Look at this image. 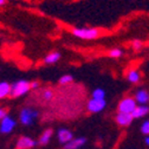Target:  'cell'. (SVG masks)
<instances>
[{"mask_svg": "<svg viewBox=\"0 0 149 149\" xmlns=\"http://www.w3.org/2000/svg\"><path fill=\"white\" fill-rule=\"evenodd\" d=\"M101 31L94 27H76L72 29V34L83 40H92L100 37Z\"/></svg>", "mask_w": 149, "mask_h": 149, "instance_id": "1", "label": "cell"}, {"mask_svg": "<svg viewBox=\"0 0 149 149\" xmlns=\"http://www.w3.org/2000/svg\"><path fill=\"white\" fill-rule=\"evenodd\" d=\"M31 89V83L26 82V81H18L12 85L11 89V97H20L23 95H25L26 92H29V90Z\"/></svg>", "mask_w": 149, "mask_h": 149, "instance_id": "2", "label": "cell"}, {"mask_svg": "<svg viewBox=\"0 0 149 149\" xmlns=\"http://www.w3.org/2000/svg\"><path fill=\"white\" fill-rule=\"evenodd\" d=\"M136 101L132 97H127V98H123L120 104H118V113H125V114H132L134 109L137 107L136 105Z\"/></svg>", "mask_w": 149, "mask_h": 149, "instance_id": "3", "label": "cell"}, {"mask_svg": "<svg viewBox=\"0 0 149 149\" xmlns=\"http://www.w3.org/2000/svg\"><path fill=\"white\" fill-rule=\"evenodd\" d=\"M38 116V113L31 109H23L20 113V122L25 125H30L32 124L33 120Z\"/></svg>", "mask_w": 149, "mask_h": 149, "instance_id": "4", "label": "cell"}, {"mask_svg": "<svg viewBox=\"0 0 149 149\" xmlns=\"http://www.w3.org/2000/svg\"><path fill=\"white\" fill-rule=\"evenodd\" d=\"M105 101L104 100H96V98H91L88 103V110L90 113H100L105 108Z\"/></svg>", "mask_w": 149, "mask_h": 149, "instance_id": "5", "label": "cell"}, {"mask_svg": "<svg viewBox=\"0 0 149 149\" xmlns=\"http://www.w3.org/2000/svg\"><path fill=\"white\" fill-rule=\"evenodd\" d=\"M15 127V121L8 116H6L4 120H1V123H0V132L3 134H8Z\"/></svg>", "mask_w": 149, "mask_h": 149, "instance_id": "6", "label": "cell"}, {"mask_svg": "<svg viewBox=\"0 0 149 149\" xmlns=\"http://www.w3.org/2000/svg\"><path fill=\"white\" fill-rule=\"evenodd\" d=\"M36 144H37L36 141H33V140L30 139V137L24 136V137H20L19 141L17 142V149H31V148H33Z\"/></svg>", "mask_w": 149, "mask_h": 149, "instance_id": "7", "label": "cell"}, {"mask_svg": "<svg viewBox=\"0 0 149 149\" xmlns=\"http://www.w3.org/2000/svg\"><path fill=\"white\" fill-rule=\"evenodd\" d=\"M86 142L85 137H78V139H72L70 142L64 144V149H79L83 147Z\"/></svg>", "mask_w": 149, "mask_h": 149, "instance_id": "8", "label": "cell"}, {"mask_svg": "<svg viewBox=\"0 0 149 149\" xmlns=\"http://www.w3.org/2000/svg\"><path fill=\"white\" fill-rule=\"evenodd\" d=\"M133 118H134V117H133L132 114L118 113V114L116 115V121H117V123H118L120 125H122V127H127V125H129L130 123H132Z\"/></svg>", "mask_w": 149, "mask_h": 149, "instance_id": "9", "label": "cell"}, {"mask_svg": "<svg viewBox=\"0 0 149 149\" xmlns=\"http://www.w3.org/2000/svg\"><path fill=\"white\" fill-rule=\"evenodd\" d=\"M148 113H149V108H148L146 104H140V105H137V107L134 109V111L132 113V115H133L134 118H141V117L146 116Z\"/></svg>", "mask_w": 149, "mask_h": 149, "instance_id": "10", "label": "cell"}, {"mask_svg": "<svg viewBox=\"0 0 149 149\" xmlns=\"http://www.w3.org/2000/svg\"><path fill=\"white\" fill-rule=\"evenodd\" d=\"M73 139V135H72V133L70 132V130H68V129H61L59 132H58V140H59V142L61 143H68V142H70L71 140Z\"/></svg>", "mask_w": 149, "mask_h": 149, "instance_id": "11", "label": "cell"}, {"mask_svg": "<svg viewBox=\"0 0 149 149\" xmlns=\"http://www.w3.org/2000/svg\"><path fill=\"white\" fill-rule=\"evenodd\" d=\"M135 101L140 104H147L149 102V94L146 90H139L135 95Z\"/></svg>", "mask_w": 149, "mask_h": 149, "instance_id": "12", "label": "cell"}, {"mask_svg": "<svg viewBox=\"0 0 149 149\" xmlns=\"http://www.w3.org/2000/svg\"><path fill=\"white\" fill-rule=\"evenodd\" d=\"M59 58H61V53L59 52H51L44 58V63L45 64H54L56 62H58Z\"/></svg>", "mask_w": 149, "mask_h": 149, "instance_id": "13", "label": "cell"}, {"mask_svg": "<svg viewBox=\"0 0 149 149\" xmlns=\"http://www.w3.org/2000/svg\"><path fill=\"white\" fill-rule=\"evenodd\" d=\"M11 89H12V86L8 83H6V82L0 83V98L8 96L11 94Z\"/></svg>", "mask_w": 149, "mask_h": 149, "instance_id": "14", "label": "cell"}, {"mask_svg": "<svg viewBox=\"0 0 149 149\" xmlns=\"http://www.w3.org/2000/svg\"><path fill=\"white\" fill-rule=\"evenodd\" d=\"M51 136H52V130H51V129L45 130V132L42 134V136L39 137V144H40V146L47 144L49 141H50V139H51Z\"/></svg>", "mask_w": 149, "mask_h": 149, "instance_id": "15", "label": "cell"}, {"mask_svg": "<svg viewBox=\"0 0 149 149\" xmlns=\"http://www.w3.org/2000/svg\"><path fill=\"white\" fill-rule=\"evenodd\" d=\"M128 81L132 83H137L140 81V73L136 70H132L128 73Z\"/></svg>", "mask_w": 149, "mask_h": 149, "instance_id": "16", "label": "cell"}, {"mask_svg": "<svg viewBox=\"0 0 149 149\" xmlns=\"http://www.w3.org/2000/svg\"><path fill=\"white\" fill-rule=\"evenodd\" d=\"M105 97V92L103 89H96L94 92H92V98L96 100H104Z\"/></svg>", "mask_w": 149, "mask_h": 149, "instance_id": "17", "label": "cell"}, {"mask_svg": "<svg viewBox=\"0 0 149 149\" xmlns=\"http://www.w3.org/2000/svg\"><path fill=\"white\" fill-rule=\"evenodd\" d=\"M122 54H123V52L121 49H113L109 51V56L111 58H120Z\"/></svg>", "mask_w": 149, "mask_h": 149, "instance_id": "18", "label": "cell"}, {"mask_svg": "<svg viewBox=\"0 0 149 149\" xmlns=\"http://www.w3.org/2000/svg\"><path fill=\"white\" fill-rule=\"evenodd\" d=\"M132 46H133V49H134L135 51H140V50H142V47H143V43H142L141 40H139V39H135V40L132 43Z\"/></svg>", "mask_w": 149, "mask_h": 149, "instance_id": "19", "label": "cell"}, {"mask_svg": "<svg viewBox=\"0 0 149 149\" xmlns=\"http://www.w3.org/2000/svg\"><path fill=\"white\" fill-rule=\"evenodd\" d=\"M141 132H142V134H144L147 136L149 135V120L143 122V124L141 125Z\"/></svg>", "mask_w": 149, "mask_h": 149, "instance_id": "20", "label": "cell"}, {"mask_svg": "<svg viewBox=\"0 0 149 149\" xmlns=\"http://www.w3.org/2000/svg\"><path fill=\"white\" fill-rule=\"evenodd\" d=\"M71 82H72V76H70V74H66V76H63V77H61V79H59V83H61L62 85L69 84V83H71Z\"/></svg>", "mask_w": 149, "mask_h": 149, "instance_id": "21", "label": "cell"}, {"mask_svg": "<svg viewBox=\"0 0 149 149\" xmlns=\"http://www.w3.org/2000/svg\"><path fill=\"white\" fill-rule=\"evenodd\" d=\"M43 97H44L46 101H50V100L53 97V92H52L51 90H45V91L43 92Z\"/></svg>", "mask_w": 149, "mask_h": 149, "instance_id": "22", "label": "cell"}, {"mask_svg": "<svg viewBox=\"0 0 149 149\" xmlns=\"http://www.w3.org/2000/svg\"><path fill=\"white\" fill-rule=\"evenodd\" d=\"M6 117V109L0 108V120H4Z\"/></svg>", "mask_w": 149, "mask_h": 149, "instance_id": "23", "label": "cell"}, {"mask_svg": "<svg viewBox=\"0 0 149 149\" xmlns=\"http://www.w3.org/2000/svg\"><path fill=\"white\" fill-rule=\"evenodd\" d=\"M38 86H39V84L37 83V82H32V83H31V89H37Z\"/></svg>", "mask_w": 149, "mask_h": 149, "instance_id": "24", "label": "cell"}, {"mask_svg": "<svg viewBox=\"0 0 149 149\" xmlns=\"http://www.w3.org/2000/svg\"><path fill=\"white\" fill-rule=\"evenodd\" d=\"M6 4V0H0V7H3Z\"/></svg>", "mask_w": 149, "mask_h": 149, "instance_id": "25", "label": "cell"}, {"mask_svg": "<svg viewBox=\"0 0 149 149\" xmlns=\"http://www.w3.org/2000/svg\"><path fill=\"white\" fill-rule=\"evenodd\" d=\"M144 142H146V144H147V146H149V135H148V136L146 137V140H144Z\"/></svg>", "mask_w": 149, "mask_h": 149, "instance_id": "26", "label": "cell"}]
</instances>
